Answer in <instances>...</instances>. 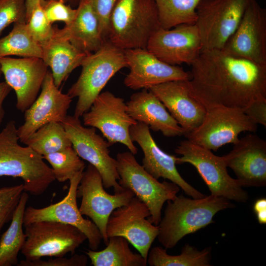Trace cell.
I'll return each mask as SVG.
<instances>
[{
  "instance_id": "cell-1",
  "label": "cell",
  "mask_w": 266,
  "mask_h": 266,
  "mask_svg": "<svg viewBox=\"0 0 266 266\" xmlns=\"http://www.w3.org/2000/svg\"><path fill=\"white\" fill-rule=\"evenodd\" d=\"M191 66L189 89L206 109L222 106L244 110L266 99V66L211 49L202 50Z\"/></svg>"
},
{
  "instance_id": "cell-2",
  "label": "cell",
  "mask_w": 266,
  "mask_h": 266,
  "mask_svg": "<svg viewBox=\"0 0 266 266\" xmlns=\"http://www.w3.org/2000/svg\"><path fill=\"white\" fill-rule=\"evenodd\" d=\"M233 206L228 199L211 194L193 199L183 195L176 196L167 201L164 216L158 225V239L166 250L172 249L185 235L213 223L219 211Z\"/></svg>"
},
{
  "instance_id": "cell-3",
  "label": "cell",
  "mask_w": 266,
  "mask_h": 266,
  "mask_svg": "<svg viewBox=\"0 0 266 266\" xmlns=\"http://www.w3.org/2000/svg\"><path fill=\"white\" fill-rule=\"evenodd\" d=\"M19 141L15 121H9L0 132V177L20 178L25 191L40 195L55 180L52 168L42 156Z\"/></svg>"
},
{
  "instance_id": "cell-4",
  "label": "cell",
  "mask_w": 266,
  "mask_h": 266,
  "mask_svg": "<svg viewBox=\"0 0 266 266\" xmlns=\"http://www.w3.org/2000/svg\"><path fill=\"white\" fill-rule=\"evenodd\" d=\"M160 27L154 0H117L110 18L108 39L123 50L146 48Z\"/></svg>"
},
{
  "instance_id": "cell-5",
  "label": "cell",
  "mask_w": 266,
  "mask_h": 266,
  "mask_svg": "<svg viewBox=\"0 0 266 266\" xmlns=\"http://www.w3.org/2000/svg\"><path fill=\"white\" fill-rule=\"evenodd\" d=\"M81 66L76 81L67 92L77 98L73 116L80 118L90 108L109 80L120 69L128 67L124 50L106 40L97 51L88 55Z\"/></svg>"
},
{
  "instance_id": "cell-6",
  "label": "cell",
  "mask_w": 266,
  "mask_h": 266,
  "mask_svg": "<svg viewBox=\"0 0 266 266\" xmlns=\"http://www.w3.org/2000/svg\"><path fill=\"white\" fill-rule=\"evenodd\" d=\"M116 160L119 184L131 190L147 205L150 212L148 219L158 226L162 219L164 203L173 200L180 188L171 181L159 182L144 169L130 151L118 153Z\"/></svg>"
},
{
  "instance_id": "cell-7",
  "label": "cell",
  "mask_w": 266,
  "mask_h": 266,
  "mask_svg": "<svg viewBox=\"0 0 266 266\" xmlns=\"http://www.w3.org/2000/svg\"><path fill=\"white\" fill-rule=\"evenodd\" d=\"M181 155L176 165L189 163L198 170L207 186L211 195L223 197L230 200L245 202L249 199L236 179L229 174L223 156L187 139L181 141L175 149Z\"/></svg>"
},
{
  "instance_id": "cell-8",
  "label": "cell",
  "mask_w": 266,
  "mask_h": 266,
  "mask_svg": "<svg viewBox=\"0 0 266 266\" xmlns=\"http://www.w3.org/2000/svg\"><path fill=\"white\" fill-rule=\"evenodd\" d=\"M24 227L26 239L21 253L28 260L64 257L68 253L73 254L87 240L77 228L60 222L42 221Z\"/></svg>"
},
{
  "instance_id": "cell-9",
  "label": "cell",
  "mask_w": 266,
  "mask_h": 266,
  "mask_svg": "<svg viewBox=\"0 0 266 266\" xmlns=\"http://www.w3.org/2000/svg\"><path fill=\"white\" fill-rule=\"evenodd\" d=\"M252 0H200L197 26L202 50L222 49L237 28Z\"/></svg>"
},
{
  "instance_id": "cell-10",
  "label": "cell",
  "mask_w": 266,
  "mask_h": 266,
  "mask_svg": "<svg viewBox=\"0 0 266 266\" xmlns=\"http://www.w3.org/2000/svg\"><path fill=\"white\" fill-rule=\"evenodd\" d=\"M257 129V124L245 114L243 110L214 106L206 109L201 124L185 137L200 146L216 151L227 144L236 143L241 132H255Z\"/></svg>"
},
{
  "instance_id": "cell-11",
  "label": "cell",
  "mask_w": 266,
  "mask_h": 266,
  "mask_svg": "<svg viewBox=\"0 0 266 266\" xmlns=\"http://www.w3.org/2000/svg\"><path fill=\"white\" fill-rule=\"evenodd\" d=\"M62 124L79 157L99 172L103 187L113 188L115 193L123 191L124 189L118 182L117 161L110 155L108 142L96 133L95 128L85 127L74 116L67 115Z\"/></svg>"
},
{
  "instance_id": "cell-12",
  "label": "cell",
  "mask_w": 266,
  "mask_h": 266,
  "mask_svg": "<svg viewBox=\"0 0 266 266\" xmlns=\"http://www.w3.org/2000/svg\"><path fill=\"white\" fill-rule=\"evenodd\" d=\"M82 117L83 125L99 130L110 146L120 143L137 154L130 135L131 127L137 122L128 113L123 99L108 91L101 92Z\"/></svg>"
},
{
  "instance_id": "cell-13",
  "label": "cell",
  "mask_w": 266,
  "mask_h": 266,
  "mask_svg": "<svg viewBox=\"0 0 266 266\" xmlns=\"http://www.w3.org/2000/svg\"><path fill=\"white\" fill-rule=\"evenodd\" d=\"M134 196L131 190L126 189L114 195L108 194L104 189L99 172L90 164L83 172L77 190V198H81L79 207L81 214L91 218L106 245L108 241L106 231L109 217L114 210L127 204Z\"/></svg>"
},
{
  "instance_id": "cell-14",
  "label": "cell",
  "mask_w": 266,
  "mask_h": 266,
  "mask_svg": "<svg viewBox=\"0 0 266 266\" xmlns=\"http://www.w3.org/2000/svg\"><path fill=\"white\" fill-rule=\"evenodd\" d=\"M150 216L148 207L134 196L127 204L112 211L107 223V236L124 237L147 260L159 231L158 226L148 219Z\"/></svg>"
},
{
  "instance_id": "cell-15",
  "label": "cell",
  "mask_w": 266,
  "mask_h": 266,
  "mask_svg": "<svg viewBox=\"0 0 266 266\" xmlns=\"http://www.w3.org/2000/svg\"><path fill=\"white\" fill-rule=\"evenodd\" d=\"M222 50L230 55L266 66V9L257 0L249 3Z\"/></svg>"
},
{
  "instance_id": "cell-16",
  "label": "cell",
  "mask_w": 266,
  "mask_h": 266,
  "mask_svg": "<svg viewBox=\"0 0 266 266\" xmlns=\"http://www.w3.org/2000/svg\"><path fill=\"white\" fill-rule=\"evenodd\" d=\"M83 172L77 173L69 180L67 194L59 202L40 208L32 206L26 208L24 225L38 221H51L73 226L85 234L90 249L97 250L102 239L101 233L92 221L83 217L77 204V190Z\"/></svg>"
},
{
  "instance_id": "cell-17",
  "label": "cell",
  "mask_w": 266,
  "mask_h": 266,
  "mask_svg": "<svg viewBox=\"0 0 266 266\" xmlns=\"http://www.w3.org/2000/svg\"><path fill=\"white\" fill-rule=\"evenodd\" d=\"M195 24H181L170 29L161 27L150 38L146 49L160 60L169 65H191L202 50Z\"/></svg>"
},
{
  "instance_id": "cell-18",
  "label": "cell",
  "mask_w": 266,
  "mask_h": 266,
  "mask_svg": "<svg viewBox=\"0 0 266 266\" xmlns=\"http://www.w3.org/2000/svg\"><path fill=\"white\" fill-rule=\"evenodd\" d=\"M72 98L62 93L55 85L51 72L48 71L41 92L24 112V122L17 128L19 141L24 142L42 126L53 122L62 123Z\"/></svg>"
},
{
  "instance_id": "cell-19",
  "label": "cell",
  "mask_w": 266,
  "mask_h": 266,
  "mask_svg": "<svg viewBox=\"0 0 266 266\" xmlns=\"http://www.w3.org/2000/svg\"><path fill=\"white\" fill-rule=\"evenodd\" d=\"M124 53L130 71L124 83L131 89L149 90L166 82L190 78V73L182 67L160 60L146 48L126 49Z\"/></svg>"
},
{
  "instance_id": "cell-20",
  "label": "cell",
  "mask_w": 266,
  "mask_h": 266,
  "mask_svg": "<svg viewBox=\"0 0 266 266\" xmlns=\"http://www.w3.org/2000/svg\"><path fill=\"white\" fill-rule=\"evenodd\" d=\"M0 65L5 81L15 92L17 109L24 112L37 97L48 67L36 57H0Z\"/></svg>"
},
{
  "instance_id": "cell-21",
  "label": "cell",
  "mask_w": 266,
  "mask_h": 266,
  "mask_svg": "<svg viewBox=\"0 0 266 266\" xmlns=\"http://www.w3.org/2000/svg\"><path fill=\"white\" fill-rule=\"evenodd\" d=\"M130 135L132 140L136 142L143 151L142 166L148 173L158 180L163 178L175 183L193 199L205 196L182 178L176 167L177 157L167 154L158 146L147 126L137 122L131 127Z\"/></svg>"
},
{
  "instance_id": "cell-22",
  "label": "cell",
  "mask_w": 266,
  "mask_h": 266,
  "mask_svg": "<svg viewBox=\"0 0 266 266\" xmlns=\"http://www.w3.org/2000/svg\"><path fill=\"white\" fill-rule=\"evenodd\" d=\"M223 157L242 187L266 185V141L257 135L250 133L239 139Z\"/></svg>"
},
{
  "instance_id": "cell-23",
  "label": "cell",
  "mask_w": 266,
  "mask_h": 266,
  "mask_svg": "<svg viewBox=\"0 0 266 266\" xmlns=\"http://www.w3.org/2000/svg\"><path fill=\"white\" fill-rule=\"evenodd\" d=\"M187 80H175L150 88L184 131L185 136L202 123L206 108L191 94Z\"/></svg>"
},
{
  "instance_id": "cell-24",
  "label": "cell",
  "mask_w": 266,
  "mask_h": 266,
  "mask_svg": "<svg viewBox=\"0 0 266 266\" xmlns=\"http://www.w3.org/2000/svg\"><path fill=\"white\" fill-rule=\"evenodd\" d=\"M127 111L135 121L168 137L184 135V131L160 100L149 90L133 94L126 103Z\"/></svg>"
},
{
  "instance_id": "cell-25",
  "label": "cell",
  "mask_w": 266,
  "mask_h": 266,
  "mask_svg": "<svg viewBox=\"0 0 266 266\" xmlns=\"http://www.w3.org/2000/svg\"><path fill=\"white\" fill-rule=\"evenodd\" d=\"M40 46L41 59L50 68L54 83L58 88L74 69L81 66L88 55L71 43L64 27L60 29L53 26L51 37Z\"/></svg>"
},
{
  "instance_id": "cell-26",
  "label": "cell",
  "mask_w": 266,
  "mask_h": 266,
  "mask_svg": "<svg viewBox=\"0 0 266 266\" xmlns=\"http://www.w3.org/2000/svg\"><path fill=\"white\" fill-rule=\"evenodd\" d=\"M73 21L64 27L71 43L80 51L90 54L99 50L105 40L90 0H80Z\"/></svg>"
},
{
  "instance_id": "cell-27",
  "label": "cell",
  "mask_w": 266,
  "mask_h": 266,
  "mask_svg": "<svg viewBox=\"0 0 266 266\" xmlns=\"http://www.w3.org/2000/svg\"><path fill=\"white\" fill-rule=\"evenodd\" d=\"M29 199L27 192L21 196L6 231L0 238V266H12L18 264V256L25 242L26 234L23 231L24 215Z\"/></svg>"
},
{
  "instance_id": "cell-28",
  "label": "cell",
  "mask_w": 266,
  "mask_h": 266,
  "mask_svg": "<svg viewBox=\"0 0 266 266\" xmlns=\"http://www.w3.org/2000/svg\"><path fill=\"white\" fill-rule=\"evenodd\" d=\"M85 253L94 266H146L147 264L140 254L133 252L128 241L120 236L109 237L104 249H89Z\"/></svg>"
},
{
  "instance_id": "cell-29",
  "label": "cell",
  "mask_w": 266,
  "mask_h": 266,
  "mask_svg": "<svg viewBox=\"0 0 266 266\" xmlns=\"http://www.w3.org/2000/svg\"><path fill=\"white\" fill-rule=\"evenodd\" d=\"M211 248L200 251L187 244L178 255H170L166 250L160 246L149 250L147 263L150 266H210Z\"/></svg>"
},
{
  "instance_id": "cell-30",
  "label": "cell",
  "mask_w": 266,
  "mask_h": 266,
  "mask_svg": "<svg viewBox=\"0 0 266 266\" xmlns=\"http://www.w3.org/2000/svg\"><path fill=\"white\" fill-rule=\"evenodd\" d=\"M10 32L0 38V57L18 56L22 58H42L40 45L31 36L26 23L13 24Z\"/></svg>"
},
{
  "instance_id": "cell-31",
  "label": "cell",
  "mask_w": 266,
  "mask_h": 266,
  "mask_svg": "<svg viewBox=\"0 0 266 266\" xmlns=\"http://www.w3.org/2000/svg\"><path fill=\"white\" fill-rule=\"evenodd\" d=\"M24 144L43 156L72 146L61 123H49L38 129Z\"/></svg>"
},
{
  "instance_id": "cell-32",
  "label": "cell",
  "mask_w": 266,
  "mask_h": 266,
  "mask_svg": "<svg viewBox=\"0 0 266 266\" xmlns=\"http://www.w3.org/2000/svg\"><path fill=\"white\" fill-rule=\"evenodd\" d=\"M160 27L170 29L176 26L195 24L196 9L200 0H154Z\"/></svg>"
},
{
  "instance_id": "cell-33",
  "label": "cell",
  "mask_w": 266,
  "mask_h": 266,
  "mask_svg": "<svg viewBox=\"0 0 266 266\" xmlns=\"http://www.w3.org/2000/svg\"><path fill=\"white\" fill-rule=\"evenodd\" d=\"M42 158L51 165L55 179L59 182L69 180L85 167L84 162L72 146L44 155Z\"/></svg>"
},
{
  "instance_id": "cell-34",
  "label": "cell",
  "mask_w": 266,
  "mask_h": 266,
  "mask_svg": "<svg viewBox=\"0 0 266 266\" xmlns=\"http://www.w3.org/2000/svg\"><path fill=\"white\" fill-rule=\"evenodd\" d=\"M24 191L23 183L0 188V234L4 225L11 219Z\"/></svg>"
},
{
  "instance_id": "cell-35",
  "label": "cell",
  "mask_w": 266,
  "mask_h": 266,
  "mask_svg": "<svg viewBox=\"0 0 266 266\" xmlns=\"http://www.w3.org/2000/svg\"><path fill=\"white\" fill-rule=\"evenodd\" d=\"M26 24L31 36L40 45L47 41L53 33V26L40 3L32 11Z\"/></svg>"
},
{
  "instance_id": "cell-36",
  "label": "cell",
  "mask_w": 266,
  "mask_h": 266,
  "mask_svg": "<svg viewBox=\"0 0 266 266\" xmlns=\"http://www.w3.org/2000/svg\"><path fill=\"white\" fill-rule=\"evenodd\" d=\"M26 0H0V35L12 23H26Z\"/></svg>"
},
{
  "instance_id": "cell-37",
  "label": "cell",
  "mask_w": 266,
  "mask_h": 266,
  "mask_svg": "<svg viewBox=\"0 0 266 266\" xmlns=\"http://www.w3.org/2000/svg\"><path fill=\"white\" fill-rule=\"evenodd\" d=\"M40 5L52 24L55 22H63L65 26H68L76 15V9L60 0H40Z\"/></svg>"
},
{
  "instance_id": "cell-38",
  "label": "cell",
  "mask_w": 266,
  "mask_h": 266,
  "mask_svg": "<svg viewBox=\"0 0 266 266\" xmlns=\"http://www.w3.org/2000/svg\"><path fill=\"white\" fill-rule=\"evenodd\" d=\"M87 257L84 255H74L69 258L64 257H55L48 260L39 259L34 261L21 260L17 266H86Z\"/></svg>"
},
{
  "instance_id": "cell-39",
  "label": "cell",
  "mask_w": 266,
  "mask_h": 266,
  "mask_svg": "<svg viewBox=\"0 0 266 266\" xmlns=\"http://www.w3.org/2000/svg\"><path fill=\"white\" fill-rule=\"evenodd\" d=\"M117 0H90L100 23L101 34L105 40L108 39L109 21Z\"/></svg>"
},
{
  "instance_id": "cell-40",
  "label": "cell",
  "mask_w": 266,
  "mask_h": 266,
  "mask_svg": "<svg viewBox=\"0 0 266 266\" xmlns=\"http://www.w3.org/2000/svg\"><path fill=\"white\" fill-rule=\"evenodd\" d=\"M243 111L254 123L266 127V99L254 101Z\"/></svg>"
},
{
  "instance_id": "cell-41",
  "label": "cell",
  "mask_w": 266,
  "mask_h": 266,
  "mask_svg": "<svg viewBox=\"0 0 266 266\" xmlns=\"http://www.w3.org/2000/svg\"><path fill=\"white\" fill-rule=\"evenodd\" d=\"M11 90V87L5 81L0 82V126L3 121L5 115L3 104Z\"/></svg>"
},
{
  "instance_id": "cell-42",
  "label": "cell",
  "mask_w": 266,
  "mask_h": 266,
  "mask_svg": "<svg viewBox=\"0 0 266 266\" xmlns=\"http://www.w3.org/2000/svg\"><path fill=\"white\" fill-rule=\"evenodd\" d=\"M40 0H26V22L33 9L39 4Z\"/></svg>"
},
{
  "instance_id": "cell-43",
  "label": "cell",
  "mask_w": 266,
  "mask_h": 266,
  "mask_svg": "<svg viewBox=\"0 0 266 266\" xmlns=\"http://www.w3.org/2000/svg\"><path fill=\"white\" fill-rule=\"evenodd\" d=\"M266 210V199L263 198L256 200L253 205V210L255 213Z\"/></svg>"
},
{
  "instance_id": "cell-44",
  "label": "cell",
  "mask_w": 266,
  "mask_h": 266,
  "mask_svg": "<svg viewBox=\"0 0 266 266\" xmlns=\"http://www.w3.org/2000/svg\"><path fill=\"white\" fill-rule=\"evenodd\" d=\"M258 222L260 224H266V210L256 213Z\"/></svg>"
},
{
  "instance_id": "cell-45",
  "label": "cell",
  "mask_w": 266,
  "mask_h": 266,
  "mask_svg": "<svg viewBox=\"0 0 266 266\" xmlns=\"http://www.w3.org/2000/svg\"><path fill=\"white\" fill-rule=\"evenodd\" d=\"M80 0H64L65 3L68 2L71 5H76L78 4Z\"/></svg>"
},
{
  "instance_id": "cell-46",
  "label": "cell",
  "mask_w": 266,
  "mask_h": 266,
  "mask_svg": "<svg viewBox=\"0 0 266 266\" xmlns=\"http://www.w3.org/2000/svg\"><path fill=\"white\" fill-rule=\"evenodd\" d=\"M2 74V72H1V67H0V77L1 76Z\"/></svg>"
},
{
  "instance_id": "cell-47",
  "label": "cell",
  "mask_w": 266,
  "mask_h": 266,
  "mask_svg": "<svg viewBox=\"0 0 266 266\" xmlns=\"http://www.w3.org/2000/svg\"><path fill=\"white\" fill-rule=\"evenodd\" d=\"M61 0V1H62L64 2V0Z\"/></svg>"
}]
</instances>
